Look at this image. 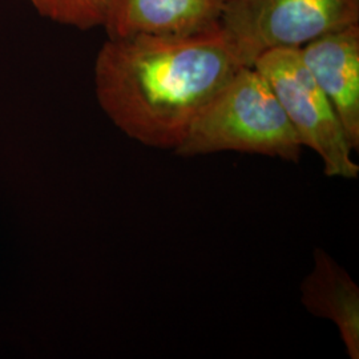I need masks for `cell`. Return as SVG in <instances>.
I'll list each match as a JSON object with an SVG mask.
<instances>
[{"mask_svg": "<svg viewBox=\"0 0 359 359\" xmlns=\"http://www.w3.org/2000/svg\"><path fill=\"white\" fill-rule=\"evenodd\" d=\"M243 67L219 25L182 36L107 39L95 62V90L104 114L128 137L175 151Z\"/></svg>", "mask_w": 359, "mask_h": 359, "instance_id": "obj_1", "label": "cell"}, {"mask_svg": "<svg viewBox=\"0 0 359 359\" xmlns=\"http://www.w3.org/2000/svg\"><path fill=\"white\" fill-rule=\"evenodd\" d=\"M302 148L265 77L255 67H243L206 104L173 152L193 157L234 151L298 163Z\"/></svg>", "mask_w": 359, "mask_h": 359, "instance_id": "obj_2", "label": "cell"}, {"mask_svg": "<svg viewBox=\"0 0 359 359\" xmlns=\"http://www.w3.org/2000/svg\"><path fill=\"white\" fill-rule=\"evenodd\" d=\"M353 25H359V0H225L219 18L244 67H253L265 52L299 50Z\"/></svg>", "mask_w": 359, "mask_h": 359, "instance_id": "obj_3", "label": "cell"}, {"mask_svg": "<svg viewBox=\"0 0 359 359\" xmlns=\"http://www.w3.org/2000/svg\"><path fill=\"white\" fill-rule=\"evenodd\" d=\"M265 77L302 144L321 157L327 177L354 180L359 165L345 128L299 50L277 48L261 55L253 65Z\"/></svg>", "mask_w": 359, "mask_h": 359, "instance_id": "obj_4", "label": "cell"}, {"mask_svg": "<svg viewBox=\"0 0 359 359\" xmlns=\"http://www.w3.org/2000/svg\"><path fill=\"white\" fill-rule=\"evenodd\" d=\"M301 57L359 151V25L327 32L299 48Z\"/></svg>", "mask_w": 359, "mask_h": 359, "instance_id": "obj_5", "label": "cell"}, {"mask_svg": "<svg viewBox=\"0 0 359 359\" xmlns=\"http://www.w3.org/2000/svg\"><path fill=\"white\" fill-rule=\"evenodd\" d=\"M225 0H105L108 39L182 36L219 25Z\"/></svg>", "mask_w": 359, "mask_h": 359, "instance_id": "obj_6", "label": "cell"}, {"mask_svg": "<svg viewBox=\"0 0 359 359\" xmlns=\"http://www.w3.org/2000/svg\"><path fill=\"white\" fill-rule=\"evenodd\" d=\"M309 313L333 321L351 359H359V289L325 250H314V268L301 285Z\"/></svg>", "mask_w": 359, "mask_h": 359, "instance_id": "obj_7", "label": "cell"}, {"mask_svg": "<svg viewBox=\"0 0 359 359\" xmlns=\"http://www.w3.org/2000/svg\"><path fill=\"white\" fill-rule=\"evenodd\" d=\"M41 16L62 26L88 31L103 27L105 0H27Z\"/></svg>", "mask_w": 359, "mask_h": 359, "instance_id": "obj_8", "label": "cell"}]
</instances>
